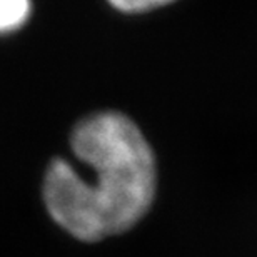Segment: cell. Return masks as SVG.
<instances>
[{"label": "cell", "instance_id": "obj_1", "mask_svg": "<svg viewBox=\"0 0 257 257\" xmlns=\"http://www.w3.org/2000/svg\"><path fill=\"white\" fill-rule=\"evenodd\" d=\"M70 149L87 174L65 159L50 162L42 182L50 219L82 242L136 227L157 191L156 157L141 128L120 112H99L75 125Z\"/></svg>", "mask_w": 257, "mask_h": 257}, {"label": "cell", "instance_id": "obj_2", "mask_svg": "<svg viewBox=\"0 0 257 257\" xmlns=\"http://www.w3.org/2000/svg\"><path fill=\"white\" fill-rule=\"evenodd\" d=\"M30 0H0V34L22 29L30 17Z\"/></svg>", "mask_w": 257, "mask_h": 257}, {"label": "cell", "instance_id": "obj_3", "mask_svg": "<svg viewBox=\"0 0 257 257\" xmlns=\"http://www.w3.org/2000/svg\"><path fill=\"white\" fill-rule=\"evenodd\" d=\"M172 2H176V0H109L112 7L125 14L149 12V10L164 7V5H169Z\"/></svg>", "mask_w": 257, "mask_h": 257}]
</instances>
